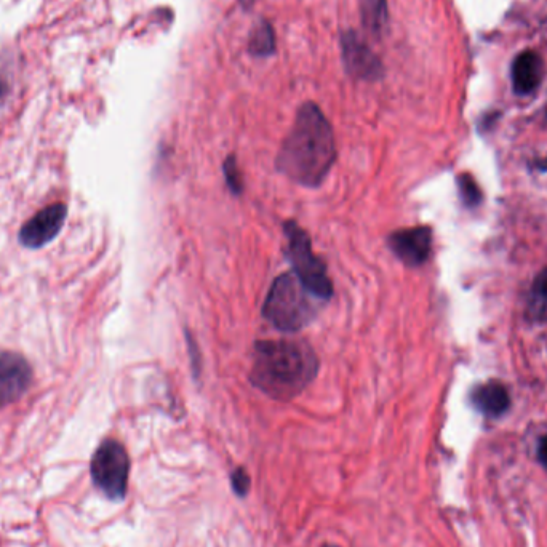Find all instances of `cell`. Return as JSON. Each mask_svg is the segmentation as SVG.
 <instances>
[{
    "label": "cell",
    "mask_w": 547,
    "mask_h": 547,
    "mask_svg": "<svg viewBox=\"0 0 547 547\" xmlns=\"http://www.w3.org/2000/svg\"><path fill=\"white\" fill-rule=\"evenodd\" d=\"M335 160L336 144L332 125L319 106L314 103L304 104L280 148L277 167L295 183L317 188L324 183Z\"/></svg>",
    "instance_id": "6da1fadb"
},
{
    "label": "cell",
    "mask_w": 547,
    "mask_h": 547,
    "mask_svg": "<svg viewBox=\"0 0 547 547\" xmlns=\"http://www.w3.org/2000/svg\"><path fill=\"white\" fill-rule=\"evenodd\" d=\"M528 316L535 322H547V269L541 271L533 280L528 295Z\"/></svg>",
    "instance_id": "7c38bea8"
},
{
    "label": "cell",
    "mask_w": 547,
    "mask_h": 547,
    "mask_svg": "<svg viewBox=\"0 0 547 547\" xmlns=\"http://www.w3.org/2000/svg\"><path fill=\"white\" fill-rule=\"evenodd\" d=\"M68 216V207L64 204H53L40 210L20 229L21 245L28 248H40L52 242L63 228Z\"/></svg>",
    "instance_id": "52a82bcc"
},
{
    "label": "cell",
    "mask_w": 547,
    "mask_h": 547,
    "mask_svg": "<svg viewBox=\"0 0 547 547\" xmlns=\"http://www.w3.org/2000/svg\"><path fill=\"white\" fill-rule=\"evenodd\" d=\"M325 547H336V546H325Z\"/></svg>",
    "instance_id": "44dd1931"
},
{
    "label": "cell",
    "mask_w": 547,
    "mask_h": 547,
    "mask_svg": "<svg viewBox=\"0 0 547 547\" xmlns=\"http://www.w3.org/2000/svg\"><path fill=\"white\" fill-rule=\"evenodd\" d=\"M223 168L229 189H231L234 194H240L242 189H244V181H242V173H240L236 157H228L226 162H224Z\"/></svg>",
    "instance_id": "2e32d148"
},
{
    "label": "cell",
    "mask_w": 547,
    "mask_h": 547,
    "mask_svg": "<svg viewBox=\"0 0 547 547\" xmlns=\"http://www.w3.org/2000/svg\"><path fill=\"white\" fill-rule=\"evenodd\" d=\"M344 66L349 74L359 79L375 80L383 74V66L372 48L356 32H346L341 39Z\"/></svg>",
    "instance_id": "9c48e42d"
},
{
    "label": "cell",
    "mask_w": 547,
    "mask_h": 547,
    "mask_svg": "<svg viewBox=\"0 0 547 547\" xmlns=\"http://www.w3.org/2000/svg\"><path fill=\"white\" fill-rule=\"evenodd\" d=\"M546 120H547V114H546Z\"/></svg>",
    "instance_id": "7402d4cb"
},
{
    "label": "cell",
    "mask_w": 547,
    "mask_h": 547,
    "mask_svg": "<svg viewBox=\"0 0 547 547\" xmlns=\"http://www.w3.org/2000/svg\"><path fill=\"white\" fill-rule=\"evenodd\" d=\"M538 460L547 469V436L541 439L540 447H538Z\"/></svg>",
    "instance_id": "ac0fdd59"
},
{
    "label": "cell",
    "mask_w": 547,
    "mask_h": 547,
    "mask_svg": "<svg viewBox=\"0 0 547 547\" xmlns=\"http://www.w3.org/2000/svg\"><path fill=\"white\" fill-rule=\"evenodd\" d=\"M509 402H511V399H509L508 391H506L503 384L496 383V381L482 384L476 391L472 392L474 407L480 413L492 416V418L503 415L509 408Z\"/></svg>",
    "instance_id": "8fae6325"
},
{
    "label": "cell",
    "mask_w": 547,
    "mask_h": 547,
    "mask_svg": "<svg viewBox=\"0 0 547 547\" xmlns=\"http://www.w3.org/2000/svg\"><path fill=\"white\" fill-rule=\"evenodd\" d=\"M248 48H250L252 55L261 56V58L276 52V34L268 21H263L253 29Z\"/></svg>",
    "instance_id": "5bb4252c"
},
{
    "label": "cell",
    "mask_w": 547,
    "mask_h": 547,
    "mask_svg": "<svg viewBox=\"0 0 547 547\" xmlns=\"http://www.w3.org/2000/svg\"><path fill=\"white\" fill-rule=\"evenodd\" d=\"M240 2H242V5L247 8L252 7V5L255 4L256 0H240Z\"/></svg>",
    "instance_id": "ffe728a7"
},
{
    "label": "cell",
    "mask_w": 547,
    "mask_h": 547,
    "mask_svg": "<svg viewBox=\"0 0 547 547\" xmlns=\"http://www.w3.org/2000/svg\"><path fill=\"white\" fill-rule=\"evenodd\" d=\"M544 64L535 52H524L512 64V85L519 95H530L540 87L543 80Z\"/></svg>",
    "instance_id": "30bf717a"
},
{
    "label": "cell",
    "mask_w": 547,
    "mask_h": 547,
    "mask_svg": "<svg viewBox=\"0 0 547 547\" xmlns=\"http://www.w3.org/2000/svg\"><path fill=\"white\" fill-rule=\"evenodd\" d=\"M319 359L304 341H261L256 343L250 380L266 396L290 400L316 378Z\"/></svg>",
    "instance_id": "7a4b0ae2"
},
{
    "label": "cell",
    "mask_w": 547,
    "mask_h": 547,
    "mask_svg": "<svg viewBox=\"0 0 547 547\" xmlns=\"http://www.w3.org/2000/svg\"><path fill=\"white\" fill-rule=\"evenodd\" d=\"M458 183H460V192L464 204L469 205V207H476L482 200V194H480L479 186H477L474 178L471 175H461L458 178Z\"/></svg>",
    "instance_id": "9a60e30c"
},
{
    "label": "cell",
    "mask_w": 547,
    "mask_h": 547,
    "mask_svg": "<svg viewBox=\"0 0 547 547\" xmlns=\"http://www.w3.org/2000/svg\"><path fill=\"white\" fill-rule=\"evenodd\" d=\"M130 460L124 445L117 440H104L92 460V477L109 500H124L127 493Z\"/></svg>",
    "instance_id": "5b68a950"
},
{
    "label": "cell",
    "mask_w": 547,
    "mask_h": 547,
    "mask_svg": "<svg viewBox=\"0 0 547 547\" xmlns=\"http://www.w3.org/2000/svg\"><path fill=\"white\" fill-rule=\"evenodd\" d=\"M392 253L407 266H421L431 255L432 232L429 228L400 229L389 236Z\"/></svg>",
    "instance_id": "ba28073f"
},
{
    "label": "cell",
    "mask_w": 547,
    "mask_h": 547,
    "mask_svg": "<svg viewBox=\"0 0 547 547\" xmlns=\"http://www.w3.org/2000/svg\"><path fill=\"white\" fill-rule=\"evenodd\" d=\"M320 301L293 272H285L274 280L263 314L280 332L296 333L311 324Z\"/></svg>",
    "instance_id": "3957f363"
},
{
    "label": "cell",
    "mask_w": 547,
    "mask_h": 547,
    "mask_svg": "<svg viewBox=\"0 0 547 547\" xmlns=\"http://www.w3.org/2000/svg\"><path fill=\"white\" fill-rule=\"evenodd\" d=\"M7 93H8L7 79H5L4 74L0 72V100H2V98H5V96H7Z\"/></svg>",
    "instance_id": "d6986e66"
},
{
    "label": "cell",
    "mask_w": 547,
    "mask_h": 547,
    "mask_svg": "<svg viewBox=\"0 0 547 547\" xmlns=\"http://www.w3.org/2000/svg\"><path fill=\"white\" fill-rule=\"evenodd\" d=\"M31 383L32 368L28 360L16 352L0 351V407L20 399Z\"/></svg>",
    "instance_id": "8992f818"
},
{
    "label": "cell",
    "mask_w": 547,
    "mask_h": 547,
    "mask_svg": "<svg viewBox=\"0 0 547 547\" xmlns=\"http://www.w3.org/2000/svg\"><path fill=\"white\" fill-rule=\"evenodd\" d=\"M362 21L373 34H380L388 23L386 0H362Z\"/></svg>",
    "instance_id": "4fadbf2b"
},
{
    "label": "cell",
    "mask_w": 547,
    "mask_h": 547,
    "mask_svg": "<svg viewBox=\"0 0 547 547\" xmlns=\"http://www.w3.org/2000/svg\"><path fill=\"white\" fill-rule=\"evenodd\" d=\"M231 484L237 495L245 496L247 495L248 488H250V477H248L244 469H236V471L232 472Z\"/></svg>",
    "instance_id": "e0dca14e"
},
{
    "label": "cell",
    "mask_w": 547,
    "mask_h": 547,
    "mask_svg": "<svg viewBox=\"0 0 547 547\" xmlns=\"http://www.w3.org/2000/svg\"><path fill=\"white\" fill-rule=\"evenodd\" d=\"M285 236H287V256L298 279L306 285L309 292L314 293L320 300H330L333 295L332 280L328 277L324 263L312 252L311 240L308 234L293 223H285Z\"/></svg>",
    "instance_id": "277c9868"
}]
</instances>
